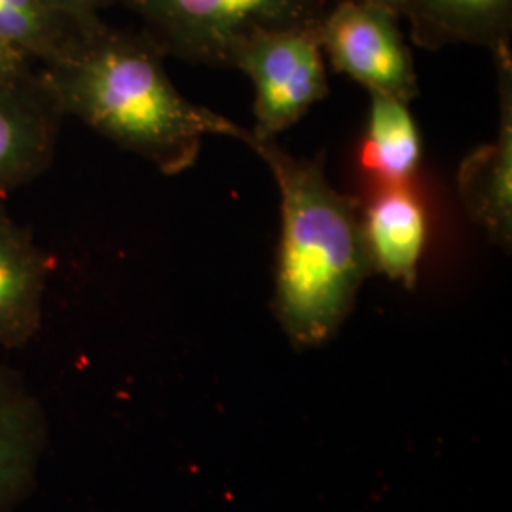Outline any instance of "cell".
Returning a JSON list of instances; mask_svg holds the SVG:
<instances>
[{
	"label": "cell",
	"mask_w": 512,
	"mask_h": 512,
	"mask_svg": "<svg viewBox=\"0 0 512 512\" xmlns=\"http://www.w3.org/2000/svg\"><path fill=\"white\" fill-rule=\"evenodd\" d=\"M48 275V256L0 198V348H23L37 336Z\"/></svg>",
	"instance_id": "8"
},
{
	"label": "cell",
	"mask_w": 512,
	"mask_h": 512,
	"mask_svg": "<svg viewBox=\"0 0 512 512\" xmlns=\"http://www.w3.org/2000/svg\"><path fill=\"white\" fill-rule=\"evenodd\" d=\"M52 12L71 19L82 27H92L95 23L103 21L101 12L110 6L118 4L120 0H40Z\"/></svg>",
	"instance_id": "14"
},
{
	"label": "cell",
	"mask_w": 512,
	"mask_h": 512,
	"mask_svg": "<svg viewBox=\"0 0 512 512\" xmlns=\"http://www.w3.org/2000/svg\"><path fill=\"white\" fill-rule=\"evenodd\" d=\"M361 2L378 6V8H384L387 12H391V14L399 16V18H403L410 0H361Z\"/></svg>",
	"instance_id": "16"
},
{
	"label": "cell",
	"mask_w": 512,
	"mask_h": 512,
	"mask_svg": "<svg viewBox=\"0 0 512 512\" xmlns=\"http://www.w3.org/2000/svg\"><path fill=\"white\" fill-rule=\"evenodd\" d=\"M48 418L21 374L0 366V512H14L37 486Z\"/></svg>",
	"instance_id": "9"
},
{
	"label": "cell",
	"mask_w": 512,
	"mask_h": 512,
	"mask_svg": "<svg viewBox=\"0 0 512 512\" xmlns=\"http://www.w3.org/2000/svg\"><path fill=\"white\" fill-rule=\"evenodd\" d=\"M361 162L380 184H410L420 169L421 135L408 103L370 95Z\"/></svg>",
	"instance_id": "12"
},
{
	"label": "cell",
	"mask_w": 512,
	"mask_h": 512,
	"mask_svg": "<svg viewBox=\"0 0 512 512\" xmlns=\"http://www.w3.org/2000/svg\"><path fill=\"white\" fill-rule=\"evenodd\" d=\"M33 73L31 59L0 40V84H8Z\"/></svg>",
	"instance_id": "15"
},
{
	"label": "cell",
	"mask_w": 512,
	"mask_h": 512,
	"mask_svg": "<svg viewBox=\"0 0 512 512\" xmlns=\"http://www.w3.org/2000/svg\"><path fill=\"white\" fill-rule=\"evenodd\" d=\"M42 67L38 78L61 116L78 118L164 175L196 164L205 137H234L245 145L251 139V131L188 101L165 73L164 54L145 35L110 29L105 21Z\"/></svg>",
	"instance_id": "1"
},
{
	"label": "cell",
	"mask_w": 512,
	"mask_h": 512,
	"mask_svg": "<svg viewBox=\"0 0 512 512\" xmlns=\"http://www.w3.org/2000/svg\"><path fill=\"white\" fill-rule=\"evenodd\" d=\"M266 162L281 202L275 313L298 348L329 342L355 304L366 275L361 209L330 184L323 154L298 158L277 139H249Z\"/></svg>",
	"instance_id": "2"
},
{
	"label": "cell",
	"mask_w": 512,
	"mask_h": 512,
	"mask_svg": "<svg viewBox=\"0 0 512 512\" xmlns=\"http://www.w3.org/2000/svg\"><path fill=\"white\" fill-rule=\"evenodd\" d=\"M145 23L164 55L196 65L230 67L249 40L319 25L327 0H120Z\"/></svg>",
	"instance_id": "3"
},
{
	"label": "cell",
	"mask_w": 512,
	"mask_h": 512,
	"mask_svg": "<svg viewBox=\"0 0 512 512\" xmlns=\"http://www.w3.org/2000/svg\"><path fill=\"white\" fill-rule=\"evenodd\" d=\"M86 29L90 27L55 14L40 0H0V40L42 65L69 54Z\"/></svg>",
	"instance_id": "13"
},
{
	"label": "cell",
	"mask_w": 512,
	"mask_h": 512,
	"mask_svg": "<svg viewBox=\"0 0 512 512\" xmlns=\"http://www.w3.org/2000/svg\"><path fill=\"white\" fill-rule=\"evenodd\" d=\"M499 88V128L492 143L473 150L458 173V192L469 219L495 245L512 243V57L495 54Z\"/></svg>",
	"instance_id": "6"
},
{
	"label": "cell",
	"mask_w": 512,
	"mask_h": 512,
	"mask_svg": "<svg viewBox=\"0 0 512 512\" xmlns=\"http://www.w3.org/2000/svg\"><path fill=\"white\" fill-rule=\"evenodd\" d=\"M323 54L336 73L346 74L368 95L412 103L418 76L399 16L361 0H340L317 25Z\"/></svg>",
	"instance_id": "5"
},
{
	"label": "cell",
	"mask_w": 512,
	"mask_h": 512,
	"mask_svg": "<svg viewBox=\"0 0 512 512\" xmlns=\"http://www.w3.org/2000/svg\"><path fill=\"white\" fill-rule=\"evenodd\" d=\"M61 120L38 73L0 84V198L52 165Z\"/></svg>",
	"instance_id": "7"
},
{
	"label": "cell",
	"mask_w": 512,
	"mask_h": 512,
	"mask_svg": "<svg viewBox=\"0 0 512 512\" xmlns=\"http://www.w3.org/2000/svg\"><path fill=\"white\" fill-rule=\"evenodd\" d=\"M361 224L372 272L414 287L429 238V220L410 184H380L361 209Z\"/></svg>",
	"instance_id": "10"
},
{
	"label": "cell",
	"mask_w": 512,
	"mask_h": 512,
	"mask_svg": "<svg viewBox=\"0 0 512 512\" xmlns=\"http://www.w3.org/2000/svg\"><path fill=\"white\" fill-rule=\"evenodd\" d=\"M232 69L247 74L255 86L253 139H277L329 93L317 25L249 40L234 55Z\"/></svg>",
	"instance_id": "4"
},
{
	"label": "cell",
	"mask_w": 512,
	"mask_h": 512,
	"mask_svg": "<svg viewBox=\"0 0 512 512\" xmlns=\"http://www.w3.org/2000/svg\"><path fill=\"white\" fill-rule=\"evenodd\" d=\"M414 42L425 50L471 44L511 50L512 0H410L404 12Z\"/></svg>",
	"instance_id": "11"
}]
</instances>
